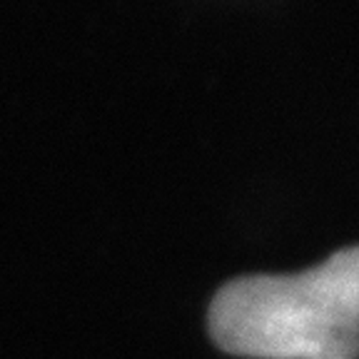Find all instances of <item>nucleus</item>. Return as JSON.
<instances>
[{
    "label": "nucleus",
    "instance_id": "1",
    "mask_svg": "<svg viewBox=\"0 0 359 359\" xmlns=\"http://www.w3.org/2000/svg\"><path fill=\"white\" fill-rule=\"evenodd\" d=\"M222 352L255 359H359V245L299 275L232 280L210 307Z\"/></svg>",
    "mask_w": 359,
    "mask_h": 359
}]
</instances>
